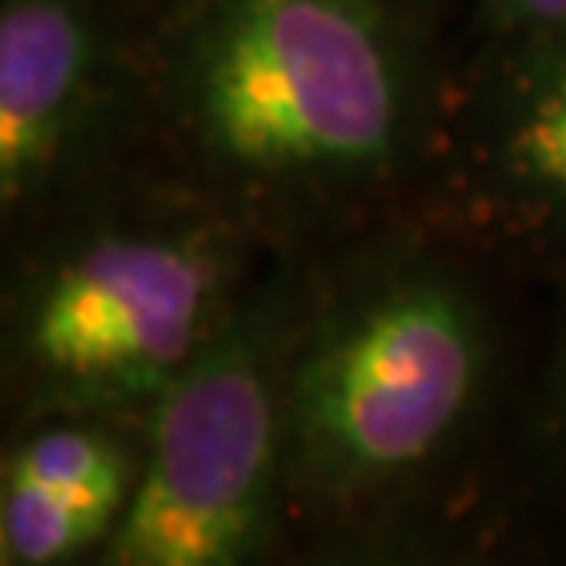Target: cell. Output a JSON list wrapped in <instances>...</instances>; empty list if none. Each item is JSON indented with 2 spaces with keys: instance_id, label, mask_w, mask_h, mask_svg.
I'll use <instances>...</instances> for the list:
<instances>
[{
  "instance_id": "cell-1",
  "label": "cell",
  "mask_w": 566,
  "mask_h": 566,
  "mask_svg": "<svg viewBox=\"0 0 566 566\" xmlns=\"http://www.w3.org/2000/svg\"><path fill=\"white\" fill-rule=\"evenodd\" d=\"M188 107L210 151L247 174L382 163L401 74L376 0H218L188 55Z\"/></svg>"
},
{
  "instance_id": "cell-2",
  "label": "cell",
  "mask_w": 566,
  "mask_h": 566,
  "mask_svg": "<svg viewBox=\"0 0 566 566\" xmlns=\"http://www.w3.org/2000/svg\"><path fill=\"white\" fill-rule=\"evenodd\" d=\"M479 376V335L438 283L382 294L305 368L294 427L332 479H382L423 460L460 420Z\"/></svg>"
},
{
  "instance_id": "cell-3",
  "label": "cell",
  "mask_w": 566,
  "mask_h": 566,
  "mask_svg": "<svg viewBox=\"0 0 566 566\" xmlns=\"http://www.w3.org/2000/svg\"><path fill=\"white\" fill-rule=\"evenodd\" d=\"M273 398L243 346L199 354L163 390L151 449L111 537V563L221 566L265 515Z\"/></svg>"
},
{
  "instance_id": "cell-4",
  "label": "cell",
  "mask_w": 566,
  "mask_h": 566,
  "mask_svg": "<svg viewBox=\"0 0 566 566\" xmlns=\"http://www.w3.org/2000/svg\"><path fill=\"white\" fill-rule=\"evenodd\" d=\"M213 287V258L196 243L107 235L44 283L30 357L71 390H166L196 360Z\"/></svg>"
},
{
  "instance_id": "cell-5",
  "label": "cell",
  "mask_w": 566,
  "mask_h": 566,
  "mask_svg": "<svg viewBox=\"0 0 566 566\" xmlns=\"http://www.w3.org/2000/svg\"><path fill=\"white\" fill-rule=\"evenodd\" d=\"M129 504L118 446L77 427L30 438L4 471L0 552L15 566H49L96 545Z\"/></svg>"
},
{
  "instance_id": "cell-6",
  "label": "cell",
  "mask_w": 566,
  "mask_h": 566,
  "mask_svg": "<svg viewBox=\"0 0 566 566\" xmlns=\"http://www.w3.org/2000/svg\"><path fill=\"white\" fill-rule=\"evenodd\" d=\"M88 66L66 0H8L0 15V196L15 202L60 155Z\"/></svg>"
},
{
  "instance_id": "cell-7",
  "label": "cell",
  "mask_w": 566,
  "mask_h": 566,
  "mask_svg": "<svg viewBox=\"0 0 566 566\" xmlns=\"http://www.w3.org/2000/svg\"><path fill=\"white\" fill-rule=\"evenodd\" d=\"M512 169L526 185L566 196V74L530 99L507 140Z\"/></svg>"
},
{
  "instance_id": "cell-8",
  "label": "cell",
  "mask_w": 566,
  "mask_h": 566,
  "mask_svg": "<svg viewBox=\"0 0 566 566\" xmlns=\"http://www.w3.org/2000/svg\"><path fill=\"white\" fill-rule=\"evenodd\" d=\"M512 8L541 27H566V0H512Z\"/></svg>"
}]
</instances>
